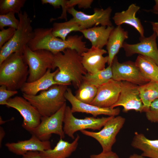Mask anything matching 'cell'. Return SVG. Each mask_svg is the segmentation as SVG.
<instances>
[{
  "mask_svg": "<svg viewBox=\"0 0 158 158\" xmlns=\"http://www.w3.org/2000/svg\"><path fill=\"white\" fill-rule=\"evenodd\" d=\"M33 32V36L27 45L32 51L45 50L55 54L69 49L81 55L88 49L86 42L83 41V35H70L64 41L53 35L52 28H37Z\"/></svg>",
  "mask_w": 158,
  "mask_h": 158,
  "instance_id": "obj_1",
  "label": "cell"
},
{
  "mask_svg": "<svg viewBox=\"0 0 158 158\" xmlns=\"http://www.w3.org/2000/svg\"><path fill=\"white\" fill-rule=\"evenodd\" d=\"M54 54V68L58 73L54 77L55 81L61 85H69L71 83L78 88L87 72L82 63V57L75 50L67 49Z\"/></svg>",
  "mask_w": 158,
  "mask_h": 158,
  "instance_id": "obj_2",
  "label": "cell"
},
{
  "mask_svg": "<svg viewBox=\"0 0 158 158\" xmlns=\"http://www.w3.org/2000/svg\"><path fill=\"white\" fill-rule=\"evenodd\" d=\"M28 75V67L22 52L12 54L0 64V85L8 90L20 89Z\"/></svg>",
  "mask_w": 158,
  "mask_h": 158,
  "instance_id": "obj_3",
  "label": "cell"
},
{
  "mask_svg": "<svg viewBox=\"0 0 158 158\" xmlns=\"http://www.w3.org/2000/svg\"><path fill=\"white\" fill-rule=\"evenodd\" d=\"M67 85H56L39 94L30 95L23 94V97L29 102L42 117L50 116L57 112L66 103L65 97Z\"/></svg>",
  "mask_w": 158,
  "mask_h": 158,
  "instance_id": "obj_4",
  "label": "cell"
},
{
  "mask_svg": "<svg viewBox=\"0 0 158 158\" xmlns=\"http://www.w3.org/2000/svg\"><path fill=\"white\" fill-rule=\"evenodd\" d=\"M18 14L20 21L18 29L12 38L0 49V64L14 53H23L33 36L32 21L27 13L21 11Z\"/></svg>",
  "mask_w": 158,
  "mask_h": 158,
  "instance_id": "obj_5",
  "label": "cell"
},
{
  "mask_svg": "<svg viewBox=\"0 0 158 158\" xmlns=\"http://www.w3.org/2000/svg\"><path fill=\"white\" fill-rule=\"evenodd\" d=\"M25 60L28 67L29 75L27 82L39 79L48 69L54 70V54L45 50H32L28 46L23 52Z\"/></svg>",
  "mask_w": 158,
  "mask_h": 158,
  "instance_id": "obj_6",
  "label": "cell"
},
{
  "mask_svg": "<svg viewBox=\"0 0 158 158\" xmlns=\"http://www.w3.org/2000/svg\"><path fill=\"white\" fill-rule=\"evenodd\" d=\"M71 108L66 106L64 114L63 130L65 135L74 139L75 133L86 129L100 130L107 121L113 116L96 118L87 116L84 118H78L74 116Z\"/></svg>",
  "mask_w": 158,
  "mask_h": 158,
  "instance_id": "obj_7",
  "label": "cell"
},
{
  "mask_svg": "<svg viewBox=\"0 0 158 158\" xmlns=\"http://www.w3.org/2000/svg\"><path fill=\"white\" fill-rule=\"evenodd\" d=\"M125 118L121 116H113L108 120L99 131L95 132L83 130V134L92 137L97 141L102 147L103 152L112 151L116 140V136L123 127Z\"/></svg>",
  "mask_w": 158,
  "mask_h": 158,
  "instance_id": "obj_8",
  "label": "cell"
},
{
  "mask_svg": "<svg viewBox=\"0 0 158 158\" xmlns=\"http://www.w3.org/2000/svg\"><path fill=\"white\" fill-rule=\"evenodd\" d=\"M65 103L55 113L47 117H42L40 124L30 133L42 141L49 140L52 134L63 139L65 134L63 130L64 114L66 106Z\"/></svg>",
  "mask_w": 158,
  "mask_h": 158,
  "instance_id": "obj_9",
  "label": "cell"
},
{
  "mask_svg": "<svg viewBox=\"0 0 158 158\" xmlns=\"http://www.w3.org/2000/svg\"><path fill=\"white\" fill-rule=\"evenodd\" d=\"M6 106L17 110L23 118L22 127L30 133L37 127L41 121L42 116L39 111L23 97L16 96L7 101Z\"/></svg>",
  "mask_w": 158,
  "mask_h": 158,
  "instance_id": "obj_10",
  "label": "cell"
},
{
  "mask_svg": "<svg viewBox=\"0 0 158 158\" xmlns=\"http://www.w3.org/2000/svg\"><path fill=\"white\" fill-rule=\"evenodd\" d=\"M112 9L109 6L105 9L95 8L93 14L91 15L78 11L74 7L68 9L67 12L71 14L79 23L82 30L96 26L99 24L101 26H112L110 20Z\"/></svg>",
  "mask_w": 158,
  "mask_h": 158,
  "instance_id": "obj_11",
  "label": "cell"
},
{
  "mask_svg": "<svg viewBox=\"0 0 158 158\" xmlns=\"http://www.w3.org/2000/svg\"><path fill=\"white\" fill-rule=\"evenodd\" d=\"M111 66L112 79L115 80L126 81L138 85L149 82L142 76L135 62L129 61L120 63L116 56Z\"/></svg>",
  "mask_w": 158,
  "mask_h": 158,
  "instance_id": "obj_12",
  "label": "cell"
},
{
  "mask_svg": "<svg viewBox=\"0 0 158 158\" xmlns=\"http://www.w3.org/2000/svg\"><path fill=\"white\" fill-rule=\"evenodd\" d=\"M123 107V111L127 112L131 110L137 112H144V108L140 96L138 85L126 81H121V88L117 102L111 107Z\"/></svg>",
  "mask_w": 158,
  "mask_h": 158,
  "instance_id": "obj_13",
  "label": "cell"
},
{
  "mask_svg": "<svg viewBox=\"0 0 158 158\" xmlns=\"http://www.w3.org/2000/svg\"><path fill=\"white\" fill-rule=\"evenodd\" d=\"M157 36L153 32L147 37H140V42L135 44H129L124 42L123 48L127 56H130L135 54L149 58L158 65V49L156 43Z\"/></svg>",
  "mask_w": 158,
  "mask_h": 158,
  "instance_id": "obj_14",
  "label": "cell"
},
{
  "mask_svg": "<svg viewBox=\"0 0 158 158\" xmlns=\"http://www.w3.org/2000/svg\"><path fill=\"white\" fill-rule=\"evenodd\" d=\"M121 88V81L110 79L98 87L97 95L90 104L100 107H111L118 100Z\"/></svg>",
  "mask_w": 158,
  "mask_h": 158,
  "instance_id": "obj_15",
  "label": "cell"
},
{
  "mask_svg": "<svg viewBox=\"0 0 158 158\" xmlns=\"http://www.w3.org/2000/svg\"><path fill=\"white\" fill-rule=\"evenodd\" d=\"M66 99L71 104V109L73 113L81 112L89 114L96 117L101 115L109 116H115L120 113V110L119 107L102 108L90 104L84 103L78 100L74 95L71 90L68 88L65 94Z\"/></svg>",
  "mask_w": 158,
  "mask_h": 158,
  "instance_id": "obj_16",
  "label": "cell"
},
{
  "mask_svg": "<svg viewBox=\"0 0 158 158\" xmlns=\"http://www.w3.org/2000/svg\"><path fill=\"white\" fill-rule=\"evenodd\" d=\"M5 146L11 152L22 156L29 152H41L51 148L49 140H41L33 135L28 140L16 142H7Z\"/></svg>",
  "mask_w": 158,
  "mask_h": 158,
  "instance_id": "obj_17",
  "label": "cell"
},
{
  "mask_svg": "<svg viewBox=\"0 0 158 158\" xmlns=\"http://www.w3.org/2000/svg\"><path fill=\"white\" fill-rule=\"evenodd\" d=\"M107 53V51L103 49L92 46L87 51L81 54L83 65L87 73H93L105 68L108 56L103 55Z\"/></svg>",
  "mask_w": 158,
  "mask_h": 158,
  "instance_id": "obj_18",
  "label": "cell"
},
{
  "mask_svg": "<svg viewBox=\"0 0 158 158\" xmlns=\"http://www.w3.org/2000/svg\"><path fill=\"white\" fill-rule=\"evenodd\" d=\"M59 71L58 68L53 72L51 71V69H48L45 74L39 79L31 82H25L20 89L22 94L35 95L38 92L47 90L53 85H61L54 80V76Z\"/></svg>",
  "mask_w": 158,
  "mask_h": 158,
  "instance_id": "obj_19",
  "label": "cell"
},
{
  "mask_svg": "<svg viewBox=\"0 0 158 158\" xmlns=\"http://www.w3.org/2000/svg\"><path fill=\"white\" fill-rule=\"evenodd\" d=\"M140 7L135 4H132L126 10L116 12L112 19L117 26L123 24L130 25L139 32L140 37L144 36V30L140 20L136 17V14Z\"/></svg>",
  "mask_w": 158,
  "mask_h": 158,
  "instance_id": "obj_20",
  "label": "cell"
},
{
  "mask_svg": "<svg viewBox=\"0 0 158 158\" xmlns=\"http://www.w3.org/2000/svg\"><path fill=\"white\" fill-rule=\"evenodd\" d=\"M128 37V32L125 30L121 25L117 26L112 30L106 45L108 54V66L111 65L120 49L123 48L124 41Z\"/></svg>",
  "mask_w": 158,
  "mask_h": 158,
  "instance_id": "obj_21",
  "label": "cell"
},
{
  "mask_svg": "<svg viewBox=\"0 0 158 158\" xmlns=\"http://www.w3.org/2000/svg\"><path fill=\"white\" fill-rule=\"evenodd\" d=\"M80 138L77 135L71 142L60 138L52 149L40 152L42 158H67L76 149Z\"/></svg>",
  "mask_w": 158,
  "mask_h": 158,
  "instance_id": "obj_22",
  "label": "cell"
},
{
  "mask_svg": "<svg viewBox=\"0 0 158 158\" xmlns=\"http://www.w3.org/2000/svg\"><path fill=\"white\" fill-rule=\"evenodd\" d=\"M114 27L113 26H94L82 30L81 32L88 40L92 46L102 49L106 45L110 33Z\"/></svg>",
  "mask_w": 158,
  "mask_h": 158,
  "instance_id": "obj_23",
  "label": "cell"
},
{
  "mask_svg": "<svg viewBox=\"0 0 158 158\" xmlns=\"http://www.w3.org/2000/svg\"><path fill=\"white\" fill-rule=\"evenodd\" d=\"M131 145L141 151V155L144 157L158 158V140L149 139L143 134L135 132Z\"/></svg>",
  "mask_w": 158,
  "mask_h": 158,
  "instance_id": "obj_24",
  "label": "cell"
},
{
  "mask_svg": "<svg viewBox=\"0 0 158 158\" xmlns=\"http://www.w3.org/2000/svg\"><path fill=\"white\" fill-rule=\"evenodd\" d=\"M142 76L149 81L157 82L158 65L152 59L139 55L135 62Z\"/></svg>",
  "mask_w": 158,
  "mask_h": 158,
  "instance_id": "obj_25",
  "label": "cell"
},
{
  "mask_svg": "<svg viewBox=\"0 0 158 158\" xmlns=\"http://www.w3.org/2000/svg\"><path fill=\"white\" fill-rule=\"evenodd\" d=\"M140 96L143 103L144 112L149 109L152 102L158 99V83L150 81L138 85Z\"/></svg>",
  "mask_w": 158,
  "mask_h": 158,
  "instance_id": "obj_26",
  "label": "cell"
},
{
  "mask_svg": "<svg viewBox=\"0 0 158 158\" xmlns=\"http://www.w3.org/2000/svg\"><path fill=\"white\" fill-rule=\"evenodd\" d=\"M81 30L79 23L73 18L64 22L54 23L52 28V33L55 37L65 41L68 35L71 32H80Z\"/></svg>",
  "mask_w": 158,
  "mask_h": 158,
  "instance_id": "obj_27",
  "label": "cell"
},
{
  "mask_svg": "<svg viewBox=\"0 0 158 158\" xmlns=\"http://www.w3.org/2000/svg\"><path fill=\"white\" fill-rule=\"evenodd\" d=\"M112 73L111 66L109 65L104 69L93 73H87L83 77V81L98 87L112 79Z\"/></svg>",
  "mask_w": 158,
  "mask_h": 158,
  "instance_id": "obj_28",
  "label": "cell"
},
{
  "mask_svg": "<svg viewBox=\"0 0 158 158\" xmlns=\"http://www.w3.org/2000/svg\"><path fill=\"white\" fill-rule=\"evenodd\" d=\"M98 88L95 86L83 81L78 88L75 96L80 101L90 104L97 95Z\"/></svg>",
  "mask_w": 158,
  "mask_h": 158,
  "instance_id": "obj_29",
  "label": "cell"
},
{
  "mask_svg": "<svg viewBox=\"0 0 158 158\" xmlns=\"http://www.w3.org/2000/svg\"><path fill=\"white\" fill-rule=\"evenodd\" d=\"M25 0H1L0 1V15L10 12L18 14L23 7Z\"/></svg>",
  "mask_w": 158,
  "mask_h": 158,
  "instance_id": "obj_30",
  "label": "cell"
},
{
  "mask_svg": "<svg viewBox=\"0 0 158 158\" xmlns=\"http://www.w3.org/2000/svg\"><path fill=\"white\" fill-rule=\"evenodd\" d=\"M15 13L10 12L7 13L0 15V29L4 28L5 27H8L16 30L20 23L19 20L17 19L15 16Z\"/></svg>",
  "mask_w": 158,
  "mask_h": 158,
  "instance_id": "obj_31",
  "label": "cell"
},
{
  "mask_svg": "<svg viewBox=\"0 0 158 158\" xmlns=\"http://www.w3.org/2000/svg\"><path fill=\"white\" fill-rule=\"evenodd\" d=\"M66 0H41L42 4H49L54 7L55 8L62 7V12L61 16L57 19H65L67 20V10L66 7Z\"/></svg>",
  "mask_w": 158,
  "mask_h": 158,
  "instance_id": "obj_32",
  "label": "cell"
},
{
  "mask_svg": "<svg viewBox=\"0 0 158 158\" xmlns=\"http://www.w3.org/2000/svg\"><path fill=\"white\" fill-rule=\"evenodd\" d=\"M145 113L146 117L148 121L151 122L158 123V99L152 102Z\"/></svg>",
  "mask_w": 158,
  "mask_h": 158,
  "instance_id": "obj_33",
  "label": "cell"
},
{
  "mask_svg": "<svg viewBox=\"0 0 158 158\" xmlns=\"http://www.w3.org/2000/svg\"><path fill=\"white\" fill-rule=\"evenodd\" d=\"M93 1L92 0H66V7L67 10L76 5L78 6L79 8H91Z\"/></svg>",
  "mask_w": 158,
  "mask_h": 158,
  "instance_id": "obj_34",
  "label": "cell"
},
{
  "mask_svg": "<svg viewBox=\"0 0 158 158\" xmlns=\"http://www.w3.org/2000/svg\"><path fill=\"white\" fill-rule=\"evenodd\" d=\"M17 90H8L4 85H0V104L5 105L8 100L13 96L18 93Z\"/></svg>",
  "mask_w": 158,
  "mask_h": 158,
  "instance_id": "obj_35",
  "label": "cell"
},
{
  "mask_svg": "<svg viewBox=\"0 0 158 158\" xmlns=\"http://www.w3.org/2000/svg\"><path fill=\"white\" fill-rule=\"evenodd\" d=\"M16 29L12 28H4L0 31V49L9 41L14 35Z\"/></svg>",
  "mask_w": 158,
  "mask_h": 158,
  "instance_id": "obj_36",
  "label": "cell"
},
{
  "mask_svg": "<svg viewBox=\"0 0 158 158\" xmlns=\"http://www.w3.org/2000/svg\"><path fill=\"white\" fill-rule=\"evenodd\" d=\"M90 158H119L117 154L112 151L109 152L102 151L98 154H92Z\"/></svg>",
  "mask_w": 158,
  "mask_h": 158,
  "instance_id": "obj_37",
  "label": "cell"
},
{
  "mask_svg": "<svg viewBox=\"0 0 158 158\" xmlns=\"http://www.w3.org/2000/svg\"><path fill=\"white\" fill-rule=\"evenodd\" d=\"M21 158H42L40 152H29L22 156Z\"/></svg>",
  "mask_w": 158,
  "mask_h": 158,
  "instance_id": "obj_38",
  "label": "cell"
},
{
  "mask_svg": "<svg viewBox=\"0 0 158 158\" xmlns=\"http://www.w3.org/2000/svg\"><path fill=\"white\" fill-rule=\"evenodd\" d=\"M150 23L153 31L156 32L157 36L158 37V22H152Z\"/></svg>",
  "mask_w": 158,
  "mask_h": 158,
  "instance_id": "obj_39",
  "label": "cell"
},
{
  "mask_svg": "<svg viewBox=\"0 0 158 158\" xmlns=\"http://www.w3.org/2000/svg\"><path fill=\"white\" fill-rule=\"evenodd\" d=\"M5 134V131L4 128L1 126L0 127V147L2 145V143L3 139Z\"/></svg>",
  "mask_w": 158,
  "mask_h": 158,
  "instance_id": "obj_40",
  "label": "cell"
},
{
  "mask_svg": "<svg viewBox=\"0 0 158 158\" xmlns=\"http://www.w3.org/2000/svg\"><path fill=\"white\" fill-rule=\"evenodd\" d=\"M155 4L153 6V9L150 10L151 11H158V0H155L154 1Z\"/></svg>",
  "mask_w": 158,
  "mask_h": 158,
  "instance_id": "obj_41",
  "label": "cell"
},
{
  "mask_svg": "<svg viewBox=\"0 0 158 158\" xmlns=\"http://www.w3.org/2000/svg\"><path fill=\"white\" fill-rule=\"evenodd\" d=\"M128 158H145V157L141 155H139L137 154H134L130 155Z\"/></svg>",
  "mask_w": 158,
  "mask_h": 158,
  "instance_id": "obj_42",
  "label": "cell"
},
{
  "mask_svg": "<svg viewBox=\"0 0 158 158\" xmlns=\"http://www.w3.org/2000/svg\"><path fill=\"white\" fill-rule=\"evenodd\" d=\"M152 12V13H155V14H157L158 15V11H151Z\"/></svg>",
  "mask_w": 158,
  "mask_h": 158,
  "instance_id": "obj_43",
  "label": "cell"
},
{
  "mask_svg": "<svg viewBox=\"0 0 158 158\" xmlns=\"http://www.w3.org/2000/svg\"><path fill=\"white\" fill-rule=\"evenodd\" d=\"M157 83H158V81H157Z\"/></svg>",
  "mask_w": 158,
  "mask_h": 158,
  "instance_id": "obj_44",
  "label": "cell"
}]
</instances>
